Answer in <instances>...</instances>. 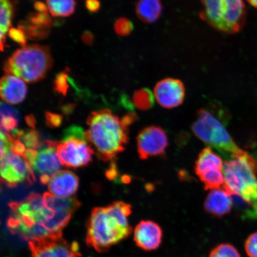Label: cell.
Wrapping results in <instances>:
<instances>
[{"mask_svg":"<svg viewBox=\"0 0 257 257\" xmlns=\"http://www.w3.org/2000/svg\"><path fill=\"white\" fill-rule=\"evenodd\" d=\"M131 214L126 207L120 204L94 208L87 224V245L102 252L126 238L133 230L128 223Z\"/></svg>","mask_w":257,"mask_h":257,"instance_id":"6da1fadb","label":"cell"},{"mask_svg":"<svg viewBox=\"0 0 257 257\" xmlns=\"http://www.w3.org/2000/svg\"><path fill=\"white\" fill-rule=\"evenodd\" d=\"M86 134L94 154L104 162H108L123 152L128 143V127L110 110L91 112L86 120Z\"/></svg>","mask_w":257,"mask_h":257,"instance_id":"7a4b0ae2","label":"cell"},{"mask_svg":"<svg viewBox=\"0 0 257 257\" xmlns=\"http://www.w3.org/2000/svg\"><path fill=\"white\" fill-rule=\"evenodd\" d=\"M11 215L7 221L10 232L30 242L51 236L48 230L50 220L56 211L45 204L43 196L32 193L23 201L9 204Z\"/></svg>","mask_w":257,"mask_h":257,"instance_id":"3957f363","label":"cell"},{"mask_svg":"<svg viewBox=\"0 0 257 257\" xmlns=\"http://www.w3.org/2000/svg\"><path fill=\"white\" fill-rule=\"evenodd\" d=\"M53 64L49 47L33 44L16 51L6 60L4 70L7 75L34 83L44 78Z\"/></svg>","mask_w":257,"mask_h":257,"instance_id":"277c9868","label":"cell"},{"mask_svg":"<svg viewBox=\"0 0 257 257\" xmlns=\"http://www.w3.org/2000/svg\"><path fill=\"white\" fill-rule=\"evenodd\" d=\"M191 130L202 142L220 152L228 153L236 158L248 159L251 163L256 162V159L237 146L223 124L207 109L201 108L198 111Z\"/></svg>","mask_w":257,"mask_h":257,"instance_id":"5b68a950","label":"cell"},{"mask_svg":"<svg viewBox=\"0 0 257 257\" xmlns=\"http://www.w3.org/2000/svg\"><path fill=\"white\" fill-rule=\"evenodd\" d=\"M200 18L224 34L239 32L246 22V10L243 0H201Z\"/></svg>","mask_w":257,"mask_h":257,"instance_id":"8992f818","label":"cell"},{"mask_svg":"<svg viewBox=\"0 0 257 257\" xmlns=\"http://www.w3.org/2000/svg\"><path fill=\"white\" fill-rule=\"evenodd\" d=\"M223 188L228 194H236L248 202L257 216V178L251 163L246 159L233 157L224 163Z\"/></svg>","mask_w":257,"mask_h":257,"instance_id":"52a82bcc","label":"cell"},{"mask_svg":"<svg viewBox=\"0 0 257 257\" xmlns=\"http://www.w3.org/2000/svg\"><path fill=\"white\" fill-rule=\"evenodd\" d=\"M57 153L62 165L76 169L89 165L94 154L82 127L72 126L64 131L58 142Z\"/></svg>","mask_w":257,"mask_h":257,"instance_id":"ba28073f","label":"cell"},{"mask_svg":"<svg viewBox=\"0 0 257 257\" xmlns=\"http://www.w3.org/2000/svg\"><path fill=\"white\" fill-rule=\"evenodd\" d=\"M1 178L2 182L11 188L25 181L31 185L36 181L33 170L24 157L12 151L1 157Z\"/></svg>","mask_w":257,"mask_h":257,"instance_id":"9c48e42d","label":"cell"},{"mask_svg":"<svg viewBox=\"0 0 257 257\" xmlns=\"http://www.w3.org/2000/svg\"><path fill=\"white\" fill-rule=\"evenodd\" d=\"M31 257H80L77 242L69 243L62 236H49L30 241Z\"/></svg>","mask_w":257,"mask_h":257,"instance_id":"30bf717a","label":"cell"},{"mask_svg":"<svg viewBox=\"0 0 257 257\" xmlns=\"http://www.w3.org/2000/svg\"><path fill=\"white\" fill-rule=\"evenodd\" d=\"M138 152L141 159L162 156L168 147V138L162 127L150 126L143 128L137 138Z\"/></svg>","mask_w":257,"mask_h":257,"instance_id":"8fae6325","label":"cell"},{"mask_svg":"<svg viewBox=\"0 0 257 257\" xmlns=\"http://www.w3.org/2000/svg\"><path fill=\"white\" fill-rule=\"evenodd\" d=\"M57 145L56 141L45 140L43 146L37 150L30 167L34 172L40 175V178H51L60 172L62 164L58 156Z\"/></svg>","mask_w":257,"mask_h":257,"instance_id":"7c38bea8","label":"cell"},{"mask_svg":"<svg viewBox=\"0 0 257 257\" xmlns=\"http://www.w3.org/2000/svg\"><path fill=\"white\" fill-rule=\"evenodd\" d=\"M185 87L181 80L166 78L157 83L154 97L163 108L171 109L182 104L185 98Z\"/></svg>","mask_w":257,"mask_h":257,"instance_id":"4fadbf2b","label":"cell"},{"mask_svg":"<svg viewBox=\"0 0 257 257\" xmlns=\"http://www.w3.org/2000/svg\"><path fill=\"white\" fill-rule=\"evenodd\" d=\"M163 234L162 228L158 224L152 220H142L135 228L134 239L139 248L152 251L159 248Z\"/></svg>","mask_w":257,"mask_h":257,"instance_id":"5bb4252c","label":"cell"},{"mask_svg":"<svg viewBox=\"0 0 257 257\" xmlns=\"http://www.w3.org/2000/svg\"><path fill=\"white\" fill-rule=\"evenodd\" d=\"M78 177L69 170L60 171L51 178L48 184L50 194L57 197L69 198L75 195L79 188Z\"/></svg>","mask_w":257,"mask_h":257,"instance_id":"9a60e30c","label":"cell"},{"mask_svg":"<svg viewBox=\"0 0 257 257\" xmlns=\"http://www.w3.org/2000/svg\"><path fill=\"white\" fill-rule=\"evenodd\" d=\"M1 97L9 104H18L27 96V85L21 78L12 75L3 77L0 85Z\"/></svg>","mask_w":257,"mask_h":257,"instance_id":"2e32d148","label":"cell"},{"mask_svg":"<svg viewBox=\"0 0 257 257\" xmlns=\"http://www.w3.org/2000/svg\"><path fill=\"white\" fill-rule=\"evenodd\" d=\"M233 206L232 198L225 189H214L207 195L204 202L205 210L217 217L229 214Z\"/></svg>","mask_w":257,"mask_h":257,"instance_id":"e0dca14e","label":"cell"},{"mask_svg":"<svg viewBox=\"0 0 257 257\" xmlns=\"http://www.w3.org/2000/svg\"><path fill=\"white\" fill-rule=\"evenodd\" d=\"M223 161L211 147L205 148L195 162V172L198 177L208 172L223 171Z\"/></svg>","mask_w":257,"mask_h":257,"instance_id":"ac0fdd59","label":"cell"},{"mask_svg":"<svg viewBox=\"0 0 257 257\" xmlns=\"http://www.w3.org/2000/svg\"><path fill=\"white\" fill-rule=\"evenodd\" d=\"M136 11L138 17L144 23L153 24L162 15L163 5L160 0H138Z\"/></svg>","mask_w":257,"mask_h":257,"instance_id":"d6986e66","label":"cell"},{"mask_svg":"<svg viewBox=\"0 0 257 257\" xmlns=\"http://www.w3.org/2000/svg\"><path fill=\"white\" fill-rule=\"evenodd\" d=\"M43 198L46 207L54 211H68L74 213L81 205L75 197H60L50 192L44 193Z\"/></svg>","mask_w":257,"mask_h":257,"instance_id":"ffe728a7","label":"cell"},{"mask_svg":"<svg viewBox=\"0 0 257 257\" xmlns=\"http://www.w3.org/2000/svg\"><path fill=\"white\" fill-rule=\"evenodd\" d=\"M15 3L13 0H1V49L6 48V35L12 26L15 15Z\"/></svg>","mask_w":257,"mask_h":257,"instance_id":"44dd1931","label":"cell"},{"mask_svg":"<svg viewBox=\"0 0 257 257\" xmlns=\"http://www.w3.org/2000/svg\"><path fill=\"white\" fill-rule=\"evenodd\" d=\"M48 9L54 17H68L75 11V0H47Z\"/></svg>","mask_w":257,"mask_h":257,"instance_id":"7402d4cb","label":"cell"},{"mask_svg":"<svg viewBox=\"0 0 257 257\" xmlns=\"http://www.w3.org/2000/svg\"><path fill=\"white\" fill-rule=\"evenodd\" d=\"M18 28L25 32L29 39L35 41L42 40L46 38L50 34L51 31V28L32 25L25 20L20 22Z\"/></svg>","mask_w":257,"mask_h":257,"instance_id":"603a6c76","label":"cell"},{"mask_svg":"<svg viewBox=\"0 0 257 257\" xmlns=\"http://www.w3.org/2000/svg\"><path fill=\"white\" fill-rule=\"evenodd\" d=\"M154 95L150 89L143 88L135 92L133 96L134 105L140 110H148L154 104Z\"/></svg>","mask_w":257,"mask_h":257,"instance_id":"cb8c5ba5","label":"cell"},{"mask_svg":"<svg viewBox=\"0 0 257 257\" xmlns=\"http://www.w3.org/2000/svg\"><path fill=\"white\" fill-rule=\"evenodd\" d=\"M199 178L204 184L205 190L206 191L218 189L224 184L223 173L221 170L205 173Z\"/></svg>","mask_w":257,"mask_h":257,"instance_id":"d4e9b609","label":"cell"},{"mask_svg":"<svg viewBox=\"0 0 257 257\" xmlns=\"http://www.w3.org/2000/svg\"><path fill=\"white\" fill-rule=\"evenodd\" d=\"M22 143L28 149L38 150L43 146L44 141L41 140L40 135L35 128L24 133L20 138Z\"/></svg>","mask_w":257,"mask_h":257,"instance_id":"484cf974","label":"cell"},{"mask_svg":"<svg viewBox=\"0 0 257 257\" xmlns=\"http://www.w3.org/2000/svg\"><path fill=\"white\" fill-rule=\"evenodd\" d=\"M70 70L66 68L63 72L57 74L53 83L54 91L60 95L66 96L69 87V73Z\"/></svg>","mask_w":257,"mask_h":257,"instance_id":"4316f807","label":"cell"},{"mask_svg":"<svg viewBox=\"0 0 257 257\" xmlns=\"http://www.w3.org/2000/svg\"><path fill=\"white\" fill-rule=\"evenodd\" d=\"M209 257H241L238 250L229 243H221L213 249Z\"/></svg>","mask_w":257,"mask_h":257,"instance_id":"83f0119b","label":"cell"},{"mask_svg":"<svg viewBox=\"0 0 257 257\" xmlns=\"http://www.w3.org/2000/svg\"><path fill=\"white\" fill-rule=\"evenodd\" d=\"M32 25L40 26V27L51 28L53 24V19L48 13L35 12L29 15L25 20Z\"/></svg>","mask_w":257,"mask_h":257,"instance_id":"f1b7e54d","label":"cell"},{"mask_svg":"<svg viewBox=\"0 0 257 257\" xmlns=\"http://www.w3.org/2000/svg\"><path fill=\"white\" fill-rule=\"evenodd\" d=\"M134 25L130 20L126 18H120L115 21L114 31L115 33L121 37L127 36L133 31Z\"/></svg>","mask_w":257,"mask_h":257,"instance_id":"f546056e","label":"cell"},{"mask_svg":"<svg viewBox=\"0 0 257 257\" xmlns=\"http://www.w3.org/2000/svg\"><path fill=\"white\" fill-rule=\"evenodd\" d=\"M245 249L249 257H257V232L250 234L246 239Z\"/></svg>","mask_w":257,"mask_h":257,"instance_id":"4dcf8cb0","label":"cell"},{"mask_svg":"<svg viewBox=\"0 0 257 257\" xmlns=\"http://www.w3.org/2000/svg\"><path fill=\"white\" fill-rule=\"evenodd\" d=\"M9 36L16 43L24 47L27 43V37L20 28H11L9 31Z\"/></svg>","mask_w":257,"mask_h":257,"instance_id":"1f68e13d","label":"cell"},{"mask_svg":"<svg viewBox=\"0 0 257 257\" xmlns=\"http://www.w3.org/2000/svg\"><path fill=\"white\" fill-rule=\"evenodd\" d=\"M46 124L51 128L59 127L62 123V116L61 115L53 113L49 111L46 112Z\"/></svg>","mask_w":257,"mask_h":257,"instance_id":"d6a6232c","label":"cell"},{"mask_svg":"<svg viewBox=\"0 0 257 257\" xmlns=\"http://www.w3.org/2000/svg\"><path fill=\"white\" fill-rule=\"evenodd\" d=\"M1 116H13L21 120V115L17 109L3 102L1 103Z\"/></svg>","mask_w":257,"mask_h":257,"instance_id":"836d02e7","label":"cell"},{"mask_svg":"<svg viewBox=\"0 0 257 257\" xmlns=\"http://www.w3.org/2000/svg\"><path fill=\"white\" fill-rule=\"evenodd\" d=\"M85 5L88 11L93 14L98 12L101 8V3L99 0H86Z\"/></svg>","mask_w":257,"mask_h":257,"instance_id":"e575fe53","label":"cell"},{"mask_svg":"<svg viewBox=\"0 0 257 257\" xmlns=\"http://www.w3.org/2000/svg\"><path fill=\"white\" fill-rule=\"evenodd\" d=\"M106 176L109 180H114L116 178L118 175V172L114 163H111L110 168L108 169L107 171L105 173Z\"/></svg>","mask_w":257,"mask_h":257,"instance_id":"d590c367","label":"cell"},{"mask_svg":"<svg viewBox=\"0 0 257 257\" xmlns=\"http://www.w3.org/2000/svg\"><path fill=\"white\" fill-rule=\"evenodd\" d=\"M82 40L83 43L88 45V46H91L94 41V35L91 32L85 31L82 35Z\"/></svg>","mask_w":257,"mask_h":257,"instance_id":"8d00e7d4","label":"cell"},{"mask_svg":"<svg viewBox=\"0 0 257 257\" xmlns=\"http://www.w3.org/2000/svg\"><path fill=\"white\" fill-rule=\"evenodd\" d=\"M34 8L36 10L37 12L42 13H48V8L43 2H36L34 4Z\"/></svg>","mask_w":257,"mask_h":257,"instance_id":"74e56055","label":"cell"},{"mask_svg":"<svg viewBox=\"0 0 257 257\" xmlns=\"http://www.w3.org/2000/svg\"><path fill=\"white\" fill-rule=\"evenodd\" d=\"M26 122L28 124V126L32 128H35V124H36V120L33 115H28L25 118Z\"/></svg>","mask_w":257,"mask_h":257,"instance_id":"f35d334b","label":"cell"},{"mask_svg":"<svg viewBox=\"0 0 257 257\" xmlns=\"http://www.w3.org/2000/svg\"><path fill=\"white\" fill-rule=\"evenodd\" d=\"M249 4L257 10V0H246Z\"/></svg>","mask_w":257,"mask_h":257,"instance_id":"ab89813d","label":"cell"}]
</instances>
